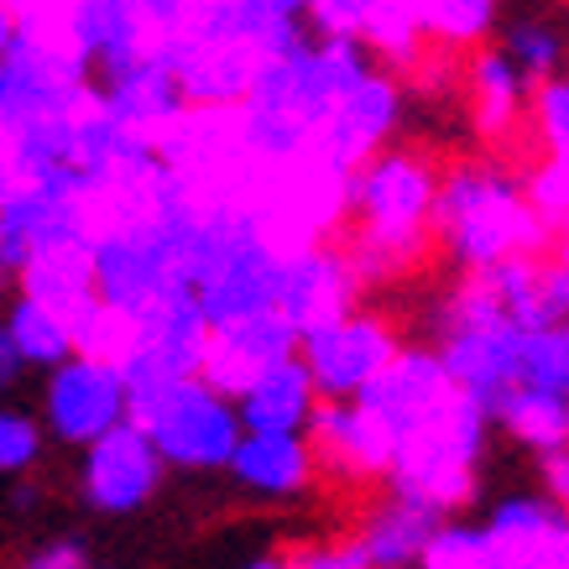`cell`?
I'll list each match as a JSON object with an SVG mask.
<instances>
[{"label": "cell", "mask_w": 569, "mask_h": 569, "mask_svg": "<svg viewBox=\"0 0 569 569\" xmlns=\"http://www.w3.org/2000/svg\"><path fill=\"white\" fill-rule=\"evenodd\" d=\"M486 433H491V413L476 397L455 387L418 429L397 439L387 486L397 497H413L423 507H433L439 518L460 512L476 497V481H481Z\"/></svg>", "instance_id": "8992f818"}, {"label": "cell", "mask_w": 569, "mask_h": 569, "mask_svg": "<svg viewBox=\"0 0 569 569\" xmlns=\"http://www.w3.org/2000/svg\"><path fill=\"white\" fill-rule=\"evenodd\" d=\"M293 350H298V329L277 309H261V313H246V319H230V325H209L199 377H209L220 392L236 397L246 381L261 377L267 366L293 356Z\"/></svg>", "instance_id": "ac0fdd59"}, {"label": "cell", "mask_w": 569, "mask_h": 569, "mask_svg": "<svg viewBox=\"0 0 569 569\" xmlns=\"http://www.w3.org/2000/svg\"><path fill=\"white\" fill-rule=\"evenodd\" d=\"M230 476L236 486H246L251 497H272V501H293L303 497L319 476L309 433L293 429H246L236 455H230Z\"/></svg>", "instance_id": "44dd1931"}, {"label": "cell", "mask_w": 569, "mask_h": 569, "mask_svg": "<svg viewBox=\"0 0 569 569\" xmlns=\"http://www.w3.org/2000/svg\"><path fill=\"white\" fill-rule=\"evenodd\" d=\"M549 241H553V257H549V261H553V272L565 277V288H569V214H565L559 224H553Z\"/></svg>", "instance_id": "7bdbcfd3"}, {"label": "cell", "mask_w": 569, "mask_h": 569, "mask_svg": "<svg viewBox=\"0 0 569 569\" xmlns=\"http://www.w3.org/2000/svg\"><path fill=\"white\" fill-rule=\"evenodd\" d=\"M538 470H543V497H553L569 512V449L559 445L549 455H538Z\"/></svg>", "instance_id": "f35d334b"}, {"label": "cell", "mask_w": 569, "mask_h": 569, "mask_svg": "<svg viewBox=\"0 0 569 569\" xmlns=\"http://www.w3.org/2000/svg\"><path fill=\"white\" fill-rule=\"evenodd\" d=\"M418 27L439 48H481L497 32L501 0H408Z\"/></svg>", "instance_id": "484cf974"}, {"label": "cell", "mask_w": 569, "mask_h": 569, "mask_svg": "<svg viewBox=\"0 0 569 569\" xmlns=\"http://www.w3.org/2000/svg\"><path fill=\"white\" fill-rule=\"evenodd\" d=\"M565 423H569V402L553 392H538V387H512V392L501 397L497 408H491V429L512 433L522 449H533V455H549V449L565 445Z\"/></svg>", "instance_id": "d4e9b609"}, {"label": "cell", "mask_w": 569, "mask_h": 569, "mask_svg": "<svg viewBox=\"0 0 569 569\" xmlns=\"http://www.w3.org/2000/svg\"><path fill=\"white\" fill-rule=\"evenodd\" d=\"M533 84L518 73V63L501 48H481L470 58V116L486 141H507L528 116Z\"/></svg>", "instance_id": "603a6c76"}, {"label": "cell", "mask_w": 569, "mask_h": 569, "mask_svg": "<svg viewBox=\"0 0 569 569\" xmlns=\"http://www.w3.org/2000/svg\"><path fill=\"white\" fill-rule=\"evenodd\" d=\"M288 569H371L361 538H329V543H303L288 559Z\"/></svg>", "instance_id": "e575fe53"}, {"label": "cell", "mask_w": 569, "mask_h": 569, "mask_svg": "<svg viewBox=\"0 0 569 569\" xmlns=\"http://www.w3.org/2000/svg\"><path fill=\"white\" fill-rule=\"evenodd\" d=\"M528 121H533V137L543 141V157H559L569 162V69L533 84L528 94Z\"/></svg>", "instance_id": "1f68e13d"}, {"label": "cell", "mask_w": 569, "mask_h": 569, "mask_svg": "<svg viewBox=\"0 0 569 569\" xmlns=\"http://www.w3.org/2000/svg\"><path fill=\"white\" fill-rule=\"evenodd\" d=\"M361 277L350 267L346 246H325V241H303L288 246L282 257V277H277V313L309 335V329L340 319L346 309L361 303Z\"/></svg>", "instance_id": "9a60e30c"}, {"label": "cell", "mask_w": 569, "mask_h": 569, "mask_svg": "<svg viewBox=\"0 0 569 569\" xmlns=\"http://www.w3.org/2000/svg\"><path fill=\"white\" fill-rule=\"evenodd\" d=\"M204 346H209V319L199 309L193 288L157 298L141 313H131V346L116 366L126 377V392L141 397L162 387V381L193 377L204 366Z\"/></svg>", "instance_id": "30bf717a"}, {"label": "cell", "mask_w": 569, "mask_h": 569, "mask_svg": "<svg viewBox=\"0 0 569 569\" xmlns=\"http://www.w3.org/2000/svg\"><path fill=\"white\" fill-rule=\"evenodd\" d=\"M32 366L21 361V350H17V340L6 335V325H0V392H11V387H21V377H27Z\"/></svg>", "instance_id": "ab89813d"}, {"label": "cell", "mask_w": 569, "mask_h": 569, "mask_svg": "<svg viewBox=\"0 0 569 569\" xmlns=\"http://www.w3.org/2000/svg\"><path fill=\"white\" fill-rule=\"evenodd\" d=\"M27 569H89V553L79 538H52L27 559Z\"/></svg>", "instance_id": "74e56055"}, {"label": "cell", "mask_w": 569, "mask_h": 569, "mask_svg": "<svg viewBox=\"0 0 569 569\" xmlns=\"http://www.w3.org/2000/svg\"><path fill=\"white\" fill-rule=\"evenodd\" d=\"M439 522L445 518H439L433 507H423V501H413V497H397L392 491V497L381 501L377 512L361 522V533L356 538H361L371 569H413Z\"/></svg>", "instance_id": "cb8c5ba5"}, {"label": "cell", "mask_w": 569, "mask_h": 569, "mask_svg": "<svg viewBox=\"0 0 569 569\" xmlns=\"http://www.w3.org/2000/svg\"><path fill=\"white\" fill-rule=\"evenodd\" d=\"M6 335L17 340L21 361L42 366V371H52L63 356H73V329L63 325L52 309L32 303L27 293H17V303H11V313H6Z\"/></svg>", "instance_id": "83f0119b"}, {"label": "cell", "mask_w": 569, "mask_h": 569, "mask_svg": "<svg viewBox=\"0 0 569 569\" xmlns=\"http://www.w3.org/2000/svg\"><path fill=\"white\" fill-rule=\"evenodd\" d=\"M27 21H32V11H27V6H17V0H0V52L27 32Z\"/></svg>", "instance_id": "60d3db41"}, {"label": "cell", "mask_w": 569, "mask_h": 569, "mask_svg": "<svg viewBox=\"0 0 569 569\" xmlns=\"http://www.w3.org/2000/svg\"><path fill=\"white\" fill-rule=\"evenodd\" d=\"M313 408H319V392H313L309 366L293 356L272 361L261 377H251L236 392V413H241V429H309Z\"/></svg>", "instance_id": "7402d4cb"}, {"label": "cell", "mask_w": 569, "mask_h": 569, "mask_svg": "<svg viewBox=\"0 0 569 569\" xmlns=\"http://www.w3.org/2000/svg\"><path fill=\"white\" fill-rule=\"evenodd\" d=\"M131 6H137V17L147 21L152 42H162V37H173L178 27H183V17H189L199 0H131Z\"/></svg>", "instance_id": "d590c367"}, {"label": "cell", "mask_w": 569, "mask_h": 569, "mask_svg": "<svg viewBox=\"0 0 569 569\" xmlns=\"http://www.w3.org/2000/svg\"><path fill=\"white\" fill-rule=\"evenodd\" d=\"M371 58H377L381 69H392V73H402V69H413L418 58H423V27H418V17H413V6L408 0H377V11H371V21L361 27V37H356Z\"/></svg>", "instance_id": "4316f807"}, {"label": "cell", "mask_w": 569, "mask_h": 569, "mask_svg": "<svg viewBox=\"0 0 569 569\" xmlns=\"http://www.w3.org/2000/svg\"><path fill=\"white\" fill-rule=\"evenodd\" d=\"M246 569H288V559H251Z\"/></svg>", "instance_id": "ee69618b"}, {"label": "cell", "mask_w": 569, "mask_h": 569, "mask_svg": "<svg viewBox=\"0 0 569 569\" xmlns=\"http://www.w3.org/2000/svg\"><path fill=\"white\" fill-rule=\"evenodd\" d=\"M94 100L121 126H131V131H141L152 141L168 137L183 121V110H189L183 89H178V73L162 48H147L137 58L116 63V69L94 73Z\"/></svg>", "instance_id": "2e32d148"}, {"label": "cell", "mask_w": 569, "mask_h": 569, "mask_svg": "<svg viewBox=\"0 0 569 569\" xmlns=\"http://www.w3.org/2000/svg\"><path fill=\"white\" fill-rule=\"evenodd\" d=\"M27 183H32V173H27V162H21L17 131H11V126H0V204H6V199H17Z\"/></svg>", "instance_id": "8d00e7d4"}, {"label": "cell", "mask_w": 569, "mask_h": 569, "mask_svg": "<svg viewBox=\"0 0 569 569\" xmlns=\"http://www.w3.org/2000/svg\"><path fill=\"white\" fill-rule=\"evenodd\" d=\"M58 37L69 42L73 58L89 73H104L116 63H126V58H137V52L157 48L131 0H63Z\"/></svg>", "instance_id": "ffe728a7"}, {"label": "cell", "mask_w": 569, "mask_h": 569, "mask_svg": "<svg viewBox=\"0 0 569 569\" xmlns=\"http://www.w3.org/2000/svg\"><path fill=\"white\" fill-rule=\"evenodd\" d=\"M518 381L569 402V319H549V325H538L522 335Z\"/></svg>", "instance_id": "f546056e"}, {"label": "cell", "mask_w": 569, "mask_h": 569, "mask_svg": "<svg viewBox=\"0 0 569 569\" xmlns=\"http://www.w3.org/2000/svg\"><path fill=\"white\" fill-rule=\"evenodd\" d=\"M371 11H377V0H309L303 27L313 37H361Z\"/></svg>", "instance_id": "836d02e7"}, {"label": "cell", "mask_w": 569, "mask_h": 569, "mask_svg": "<svg viewBox=\"0 0 569 569\" xmlns=\"http://www.w3.org/2000/svg\"><path fill=\"white\" fill-rule=\"evenodd\" d=\"M565 449H569V423H565Z\"/></svg>", "instance_id": "f6af8a7d"}, {"label": "cell", "mask_w": 569, "mask_h": 569, "mask_svg": "<svg viewBox=\"0 0 569 569\" xmlns=\"http://www.w3.org/2000/svg\"><path fill=\"white\" fill-rule=\"evenodd\" d=\"M94 79L73 58L63 37H42L37 17L27 21V32L0 52V126H27L48 121V116H69L79 104H89Z\"/></svg>", "instance_id": "ba28073f"}, {"label": "cell", "mask_w": 569, "mask_h": 569, "mask_svg": "<svg viewBox=\"0 0 569 569\" xmlns=\"http://www.w3.org/2000/svg\"><path fill=\"white\" fill-rule=\"evenodd\" d=\"M17 293L52 309L73 329L100 303V288H94V236L84 224H73V230H58L48 241H37L17 272Z\"/></svg>", "instance_id": "e0dca14e"}, {"label": "cell", "mask_w": 569, "mask_h": 569, "mask_svg": "<svg viewBox=\"0 0 569 569\" xmlns=\"http://www.w3.org/2000/svg\"><path fill=\"white\" fill-rule=\"evenodd\" d=\"M42 460V423L0 402V476H27Z\"/></svg>", "instance_id": "d6a6232c"}, {"label": "cell", "mask_w": 569, "mask_h": 569, "mask_svg": "<svg viewBox=\"0 0 569 569\" xmlns=\"http://www.w3.org/2000/svg\"><path fill=\"white\" fill-rule=\"evenodd\" d=\"M418 569H501V553L481 522H439L418 553Z\"/></svg>", "instance_id": "4dcf8cb0"}, {"label": "cell", "mask_w": 569, "mask_h": 569, "mask_svg": "<svg viewBox=\"0 0 569 569\" xmlns=\"http://www.w3.org/2000/svg\"><path fill=\"white\" fill-rule=\"evenodd\" d=\"M282 257L288 246L277 241L272 224L251 204H209L189 257V288L209 325L277 309Z\"/></svg>", "instance_id": "277c9868"}, {"label": "cell", "mask_w": 569, "mask_h": 569, "mask_svg": "<svg viewBox=\"0 0 569 569\" xmlns=\"http://www.w3.org/2000/svg\"><path fill=\"white\" fill-rule=\"evenodd\" d=\"M429 325L449 381L491 413L501 397L518 387V356L528 329L501 309L481 272H460V282L433 303Z\"/></svg>", "instance_id": "5b68a950"}, {"label": "cell", "mask_w": 569, "mask_h": 569, "mask_svg": "<svg viewBox=\"0 0 569 569\" xmlns=\"http://www.w3.org/2000/svg\"><path fill=\"white\" fill-rule=\"evenodd\" d=\"M168 466L152 449V439L141 433L137 418L116 423L110 433L89 439L84 460H79V497L104 512V518H126V512H141L147 501L157 497Z\"/></svg>", "instance_id": "4fadbf2b"}, {"label": "cell", "mask_w": 569, "mask_h": 569, "mask_svg": "<svg viewBox=\"0 0 569 569\" xmlns=\"http://www.w3.org/2000/svg\"><path fill=\"white\" fill-rule=\"evenodd\" d=\"M397 121H402V84H397L392 69L371 63L325 116V126H319V137L309 147V173L346 183L366 157L392 141Z\"/></svg>", "instance_id": "9c48e42d"}, {"label": "cell", "mask_w": 569, "mask_h": 569, "mask_svg": "<svg viewBox=\"0 0 569 569\" xmlns=\"http://www.w3.org/2000/svg\"><path fill=\"white\" fill-rule=\"evenodd\" d=\"M449 392H455V381H449L439 350H408L402 346L356 397H361L366 408H371V413H377L381 423L402 439V433L418 429V423H423V418H429Z\"/></svg>", "instance_id": "d6986e66"}, {"label": "cell", "mask_w": 569, "mask_h": 569, "mask_svg": "<svg viewBox=\"0 0 569 569\" xmlns=\"http://www.w3.org/2000/svg\"><path fill=\"white\" fill-rule=\"evenodd\" d=\"M131 418L152 439L162 466L173 470H224L246 433L241 413H236V397L220 392L199 371L131 397Z\"/></svg>", "instance_id": "52a82bcc"}, {"label": "cell", "mask_w": 569, "mask_h": 569, "mask_svg": "<svg viewBox=\"0 0 569 569\" xmlns=\"http://www.w3.org/2000/svg\"><path fill=\"white\" fill-rule=\"evenodd\" d=\"M397 350H402V340H397L392 319L366 313L361 303L329 325L309 329V335H298V361L309 366L319 397H356Z\"/></svg>", "instance_id": "7c38bea8"}, {"label": "cell", "mask_w": 569, "mask_h": 569, "mask_svg": "<svg viewBox=\"0 0 569 569\" xmlns=\"http://www.w3.org/2000/svg\"><path fill=\"white\" fill-rule=\"evenodd\" d=\"M126 418H131V392H126L121 366L73 350V356H63L48 371V387H42V429L58 445L84 449L89 439L110 433Z\"/></svg>", "instance_id": "8fae6325"}, {"label": "cell", "mask_w": 569, "mask_h": 569, "mask_svg": "<svg viewBox=\"0 0 569 569\" xmlns=\"http://www.w3.org/2000/svg\"><path fill=\"white\" fill-rule=\"evenodd\" d=\"M501 52L518 63V73L528 84H543L553 73L569 69V37L565 27H553L543 17H528V21H512L507 32H501Z\"/></svg>", "instance_id": "f1b7e54d"}, {"label": "cell", "mask_w": 569, "mask_h": 569, "mask_svg": "<svg viewBox=\"0 0 569 569\" xmlns=\"http://www.w3.org/2000/svg\"><path fill=\"white\" fill-rule=\"evenodd\" d=\"M549 236L553 230L528 199V183L497 157H466L439 173L433 241L460 272H481L507 257H538Z\"/></svg>", "instance_id": "3957f363"}, {"label": "cell", "mask_w": 569, "mask_h": 569, "mask_svg": "<svg viewBox=\"0 0 569 569\" xmlns=\"http://www.w3.org/2000/svg\"><path fill=\"white\" fill-rule=\"evenodd\" d=\"M303 433H309L319 470H329V476H340L350 486L387 481V470H392L397 433L366 408L361 397H319Z\"/></svg>", "instance_id": "5bb4252c"}, {"label": "cell", "mask_w": 569, "mask_h": 569, "mask_svg": "<svg viewBox=\"0 0 569 569\" xmlns=\"http://www.w3.org/2000/svg\"><path fill=\"white\" fill-rule=\"evenodd\" d=\"M565 6H569V0H565Z\"/></svg>", "instance_id": "bcb514c9"}, {"label": "cell", "mask_w": 569, "mask_h": 569, "mask_svg": "<svg viewBox=\"0 0 569 569\" xmlns=\"http://www.w3.org/2000/svg\"><path fill=\"white\" fill-rule=\"evenodd\" d=\"M433 193H439L433 157L392 141L346 178V257L361 282H392L423 261L433 241Z\"/></svg>", "instance_id": "7a4b0ae2"}, {"label": "cell", "mask_w": 569, "mask_h": 569, "mask_svg": "<svg viewBox=\"0 0 569 569\" xmlns=\"http://www.w3.org/2000/svg\"><path fill=\"white\" fill-rule=\"evenodd\" d=\"M377 58L356 37H309L298 32L261 58L257 79L230 104V137H236V162L261 168L272 178L309 173V147L319 137L325 116ZM313 178V173H309ZM329 183V178H325Z\"/></svg>", "instance_id": "6da1fadb"}, {"label": "cell", "mask_w": 569, "mask_h": 569, "mask_svg": "<svg viewBox=\"0 0 569 569\" xmlns=\"http://www.w3.org/2000/svg\"><path fill=\"white\" fill-rule=\"evenodd\" d=\"M241 6L261 11V17H282V21H303V11H309V0H241Z\"/></svg>", "instance_id": "b9f144b4"}]
</instances>
